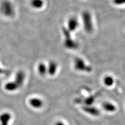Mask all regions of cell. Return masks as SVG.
Segmentation results:
<instances>
[{"label":"cell","mask_w":125,"mask_h":125,"mask_svg":"<svg viewBox=\"0 0 125 125\" xmlns=\"http://www.w3.org/2000/svg\"><path fill=\"white\" fill-rule=\"evenodd\" d=\"M24 74L23 72H19L17 74L15 82L8 83L5 87L6 89L9 90V91H13V90H16L17 89H18V87H19L23 84L24 79Z\"/></svg>","instance_id":"1"},{"label":"cell","mask_w":125,"mask_h":125,"mask_svg":"<svg viewBox=\"0 0 125 125\" xmlns=\"http://www.w3.org/2000/svg\"><path fill=\"white\" fill-rule=\"evenodd\" d=\"M82 20L85 31L89 33L92 32L93 31V23H92L91 14L89 12L85 11L83 12Z\"/></svg>","instance_id":"2"},{"label":"cell","mask_w":125,"mask_h":125,"mask_svg":"<svg viewBox=\"0 0 125 125\" xmlns=\"http://www.w3.org/2000/svg\"><path fill=\"white\" fill-rule=\"evenodd\" d=\"M62 32H63L64 35L65 37L64 41V45L67 48L70 49H74L78 48L77 43L74 41L72 40L71 35H70V32L68 30L65 29L64 27L62 28Z\"/></svg>","instance_id":"3"},{"label":"cell","mask_w":125,"mask_h":125,"mask_svg":"<svg viewBox=\"0 0 125 125\" xmlns=\"http://www.w3.org/2000/svg\"><path fill=\"white\" fill-rule=\"evenodd\" d=\"M74 68L77 71H92L91 67L87 65L85 62L81 58H75L74 60Z\"/></svg>","instance_id":"4"},{"label":"cell","mask_w":125,"mask_h":125,"mask_svg":"<svg viewBox=\"0 0 125 125\" xmlns=\"http://www.w3.org/2000/svg\"><path fill=\"white\" fill-rule=\"evenodd\" d=\"M1 11L4 15L10 16L13 15V9L11 4L9 2H4L1 5Z\"/></svg>","instance_id":"5"},{"label":"cell","mask_w":125,"mask_h":125,"mask_svg":"<svg viewBox=\"0 0 125 125\" xmlns=\"http://www.w3.org/2000/svg\"><path fill=\"white\" fill-rule=\"evenodd\" d=\"M78 21L77 19L75 18L72 17V18H70L68 20V23H67V26H68V30L70 32H72L74 31L77 29L78 27Z\"/></svg>","instance_id":"6"},{"label":"cell","mask_w":125,"mask_h":125,"mask_svg":"<svg viewBox=\"0 0 125 125\" xmlns=\"http://www.w3.org/2000/svg\"><path fill=\"white\" fill-rule=\"evenodd\" d=\"M57 65L54 62H50L48 68V71L49 74L51 75H54L56 72V70H57Z\"/></svg>","instance_id":"7"},{"label":"cell","mask_w":125,"mask_h":125,"mask_svg":"<svg viewBox=\"0 0 125 125\" xmlns=\"http://www.w3.org/2000/svg\"><path fill=\"white\" fill-rule=\"evenodd\" d=\"M30 103L34 108H40L43 105V103L38 98H32L30 100Z\"/></svg>","instance_id":"8"},{"label":"cell","mask_w":125,"mask_h":125,"mask_svg":"<svg viewBox=\"0 0 125 125\" xmlns=\"http://www.w3.org/2000/svg\"><path fill=\"white\" fill-rule=\"evenodd\" d=\"M31 5L34 8H41L43 5V0H31Z\"/></svg>","instance_id":"9"},{"label":"cell","mask_w":125,"mask_h":125,"mask_svg":"<svg viewBox=\"0 0 125 125\" xmlns=\"http://www.w3.org/2000/svg\"><path fill=\"white\" fill-rule=\"evenodd\" d=\"M10 118V115L9 114H4L0 116V121L2 125H7L8 122Z\"/></svg>","instance_id":"10"},{"label":"cell","mask_w":125,"mask_h":125,"mask_svg":"<svg viewBox=\"0 0 125 125\" xmlns=\"http://www.w3.org/2000/svg\"><path fill=\"white\" fill-rule=\"evenodd\" d=\"M83 109L86 112H88V113H89L90 114L95 115V116H97V115H98V114H100L99 110H98V109H97L93 107H84Z\"/></svg>","instance_id":"11"},{"label":"cell","mask_w":125,"mask_h":125,"mask_svg":"<svg viewBox=\"0 0 125 125\" xmlns=\"http://www.w3.org/2000/svg\"><path fill=\"white\" fill-rule=\"evenodd\" d=\"M103 107L105 110L108 112H113L116 109L115 106L109 103H105L103 104Z\"/></svg>","instance_id":"12"},{"label":"cell","mask_w":125,"mask_h":125,"mask_svg":"<svg viewBox=\"0 0 125 125\" xmlns=\"http://www.w3.org/2000/svg\"><path fill=\"white\" fill-rule=\"evenodd\" d=\"M114 78L111 76H107L104 78V82L105 85L108 86H112L114 83Z\"/></svg>","instance_id":"13"},{"label":"cell","mask_w":125,"mask_h":125,"mask_svg":"<svg viewBox=\"0 0 125 125\" xmlns=\"http://www.w3.org/2000/svg\"><path fill=\"white\" fill-rule=\"evenodd\" d=\"M38 71L41 75H44L47 71L46 66L45 64L40 63L38 66Z\"/></svg>","instance_id":"14"},{"label":"cell","mask_w":125,"mask_h":125,"mask_svg":"<svg viewBox=\"0 0 125 125\" xmlns=\"http://www.w3.org/2000/svg\"><path fill=\"white\" fill-rule=\"evenodd\" d=\"M94 98L95 97L94 96L90 97L87 98L85 100V103L87 104V105H90V104H92V103H93L94 100Z\"/></svg>","instance_id":"15"},{"label":"cell","mask_w":125,"mask_h":125,"mask_svg":"<svg viewBox=\"0 0 125 125\" xmlns=\"http://www.w3.org/2000/svg\"><path fill=\"white\" fill-rule=\"evenodd\" d=\"M114 4L118 5H121L125 4V0H114Z\"/></svg>","instance_id":"16"},{"label":"cell","mask_w":125,"mask_h":125,"mask_svg":"<svg viewBox=\"0 0 125 125\" xmlns=\"http://www.w3.org/2000/svg\"><path fill=\"white\" fill-rule=\"evenodd\" d=\"M55 125H64L62 122H57Z\"/></svg>","instance_id":"17"}]
</instances>
